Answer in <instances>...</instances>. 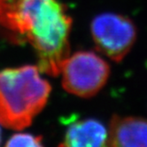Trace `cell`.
I'll return each instance as SVG.
<instances>
[{
    "label": "cell",
    "mask_w": 147,
    "mask_h": 147,
    "mask_svg": "<svg viewBox=\"0 0 147 147\" xmlns=\"http://www.w3.org/2000/svg\"><path fill=\"white\" fill-rule=\"evenodd\" d=\"M73 20L60 0H0V27L13 41L28 42L40 72L58 76L70 53Z\"/></svg>",
    "instance_id": "6da1fadb"
},
{
    "label": "cell",
    "mask_w": 147,
    "mask_h": 147,
    "mask_svg": "<svg viewBox=\"0 0 147 147\" xmlns=\"http://www.w3.org/2000/svg\"><path fill=\"white\" fill-rule=\"evenodd\" d=\"M39 72L32 65L0 71V125L22 130L45 108L51 87Z\"/></svg>",
    "instance_id": "7a4b0ae2"
},
{
    "label": "cell",
    "mask_w": 147,
    "mask_h": 147,
    "mask_svg": "<svg viewBox=\"0 0 147 147\" xmlns=\"http://www.w3.org/2000/svg\"><path fill=\"white\" fill-rule=\"evenodd\" d=\"M108 63L92 51H78L69 55L61 67L62 86L73 95L90 98L107 84Z\"/></svg>",
    "instance_id": "3957f363"
},
{
    "label": "cell",
    "mask_w": 147,
    "mask_h": 147,
    "mask_svg": "<svg viewBox=\"0 0 147 147\" xmlns=\"http://www.w3.org/2000/svg\"><path fill=\"white\" fill-rule=\"evenodd\" d=\"M97 49L115 62H121L134 46L138 30L129 17L113 13L97 15L90 24Z\"/></svg>",
    "instance_id": "277c9868"
},
{
    "label": "cell",
    "mask_w": 147,
    "mask_h": 147,
    "mask_svg": "<svg viewBox=\"0 0 147 147\" xmlns=\"http://www.w3.org/2000/svg\"><path fill=\"white\" fill-rule=\"evenodd\" d=\"M108 146H147V120L135 116L113 115L108 130Z\"/></svg>",
    "instance_id": "5b68a950"
},
{
    "label": "cell",
    "mask_w": 147,
    "mask_h": 147,
    "mask_svg": "<svg viewBox=\"0 0 147 147\" xmlns=\"http://www.w3.org/2000/svg\"><path fill=\"white\" fill-rule=\"evenodd\" d=\"M108 131L100 121L87 118L76 120L67 127L59 146L99 147L107 144Z\"/></svg>",
    "instance_id": "8992f818"
},
{
    "label": "cell",
    "mask_w": 147,
    "mask_h": 147,
    "mask_svg": "<svg viewBox=\"0 0 147 147\" xmlns=\"http://www.w3.org/2000/svg\"><path fill=\"white\" fill-rule=\"evenodd\" d=\"M43 138L28 133H16L10 138L5 146H43Z\"/></svg>",
    "instance_id": "52a82bcc"
},
{
    "label": "cell",
    "mask_w": 147,
    "mask_h": 147,
    "mask_svg": "<svg viewBox=\"0 0 147 147\" xmlns=\"http://www.w3.org/2000/svg\"><path fill=\"white\" fill-rule=\"evenodd\" d=\"M0 144H1V129H0Z\"/></svg>",
    "instance_id": "ba28073f"
}]
</instances>
